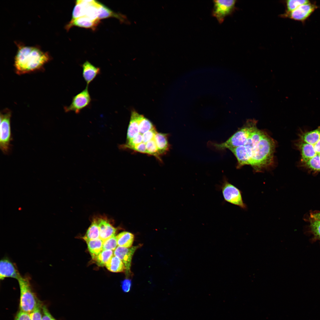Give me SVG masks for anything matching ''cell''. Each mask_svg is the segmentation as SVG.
Instances as JSON below:
<instances>
[{
  "label": "cell",
  "instance_id": "20",
  "mask_svg": "<svg viewBox=\"0 0 320 320\" xmlns=\"http://www.w3.org/2000/svg\"><path fill=\"white\" fill-rule=\"evenodd\" d=\"M112 17L116 18L121 21H123L125 19L121 15L115 13L101 3L99 8L98 19L100 20Z\"/></svg>",
  "mask_w": 320,
  "mask_h": 320
},
{
  "label": "cell",
  "instance_id": "3",
  "mask_svg": "<svg viewBox=\"0 0 320 320\" xmlns=\"http://www.w3.org/2000/svg\"><path fill=\"white\" fill-rule=\"evenodd\" d=\"M257 121L249 120L241 128H240L225 142L220 143H211L216 149L223 150L244 145L251 134L257 127Z\"/></svg>",
  "mask_w": 320,
  "mask_h": 320
},
{
  "label": "cell",
  "instance_id": "16",
  "mask_svg": "<svg viewBox=\"0 0 320 320\" xmlns=\"http://www.w3.org/2000/svg\"><path fill=\"white\" fill-rule=\"evenodd\" d=\"M297 145L300 152L302 161L305 163L317 154L314 150L313 145L301 140Z\"/></svg>",
  "mask_w": 320,
  "mask_h": 320
},
{
  "label": "cell",
  "instance_id": "27",
  "mask_svg": "<svg viewBox=\"0 0 320 320\" xmlns=\"http://www.w3.org/2000/svg\"><path fill=\"white\" fill-rule=\"evenodd\" d=\"M142 142H143L142 135L139 133L133 138L127 141L126 143L125 144L122 145L121 147L123 149L126 148L131 149L134 147Z\"/></svg>",
  "mask_w": 320,
  "mask_h": 320
},
{
  "label": "cell",
  "instance_id": "8",
  "mask_svg": "<svg viewBox=\"0 0 320 320\" xmlns=\"http://www.w3.org/2000/svg\"><path fill=\"white\" fill-rule=\"evenodd\" d=\"M236 1L234 0L213 1L212 15L216 18L219 23H222L225 17L233 11Z\"/></svg>",
  "mask_w": 320,
  "mask_h": 320
},
{
  "label": "cell",
  "instance_id": "41",
  "mask_svg": "<svg viewBox=\"0 0 320 320\" xmlns=\"http://www.w3.org/2000/svg\"><path fill=\"white\" fill-rule=\"evenodd\" d=\"M311 217L312 219L320 220V212L311 214Z\"/></svg>",
  "mask_w": 320,
  "mask_h": 320
},
{
  "label": "cell",
  "instance_id": "30",
  "mask_svg": "<svg viewBox=\"0 0 320 320\" xmlns=\"http://www.w3.org/2000/svg\"><path fill=\"white\" fill-rule=\"evenodd\" d=\"M309 168L315 171H320V158L317 154L305 162Z\"/></svg>",
  "mask_w": 320,
  "mask_h": 320
},
{
  "label": "cell",
  "instance_id": "6",
  "mask_svg": "<svg viewBox=\"0 0 320 320\" xmlns=\"http://www.w3.org/2000/svg\"><path fill=\"white\" fill-rule=\"evenodd\" d=\"M219 188L221 191L225 201L247 210V205L243 200L241 191L229 182L226 178H224L223 182Z\"/></svg>",
  "mask_w": 320,
  "mask_h": 320
},
{
  "label": "cell",
  "instance_id": "11",
  "mask_svg": "<svg viewBox=\"0 0 320 320\" xmlns=\"http://www.w3.org/2000/svg\"><path fill=\"white\" fill-rule=\"evenodd\" d=\"M21 276L16 266L9 259L3 258L0 262V279L3 280L6 278L18 279Z\"/></svg>",
  "mask_w": 320,
  "mask_h": 320
},
{
  "label": "cell",
  "instance_id": "37",
  "mask_svg": "<svg viewBox=\"0 0 320 320\" xmlns=\"http://www.w3.org/2000/svg\"><path fill=\"white\" fill-rule=\"evenodd\" d=\"M43 316L42 320H56L51 315L46 306L44 305L42 307Z\"/></svg>",
  "mask_w": 320,
  "mask_h": 320
},
{
  "label": "cell",
  "instance_id": "26",
  "mask_svg": "<svg viewBox=\"0 0 320 320\" xmlns=\"http://www.w3.org/2000/svg\"><path fill=\"white\" fill-rule=\"evenodd\" d=\"M153 125L148 119L141 115L139 121V133L142 135L155 129Z\"/></svg>",
  "mask_w": 320,
  "mask_h": 320
},
{
  "label": "cell",
  "instance_id": "40",
  "mask_svg": "<svg viewBox=\"0 0 320 320\" xmlns=\"http://www.w3.org/2000/svg\"><path fill=\"white\" fill-rule=\"evenodd\" d=\"M314 150L316 153L317 154H319L320 153V138L317 142V143L314 145Z\"/></svg>",
  "mask_w": 320,
  "mask_h": 320
},
{
  "label": "cell",
  "instance_id": "4",
  "mask_svg": "<svg viewBox=\"0 0 320 320\" xmlns=\"http://www.w3.org/2000/svg\"><path fill=\"white\" fill-rule=\"evenodd\" d=\"M29 280L27 276H21L17 280L20 290V310L30 313L39 302L32 290Z\"/></svg>",
  "mask_w": 320,
  "mask_h": 320
},
{
  "label": "cell",
  "instance_id": "1",
  "mask_svg": "<svg viewBox=\"0 0 320 320\" xmlns=\"http://www.w3.org/2000/svg\"><path fill=\"white\" fill-rule=\"evenodd\" d=\"M275 147L274 140L256 128L244 145L233 148L231 151L236 158L238 167L249 165L258 172L273 164Z\"/></svg>",
  "mask_w": 320,
  "mask_h": 320
},
{
  "label": "cell",
  "instance_id": "25",
  "mask_svg": "<svg viewBox=\"0 0 320 320\" xmlns=\"http://www.w3.org/2000/svg\"><path fill=\"white\" fill-rule=\"evenodd\" d=\"M101 4V3L95 0L93 4L86 9L84 16L93 21L99 20L98 17L99 8Z\"/></svg>",
  "mask_w": 320,
  "mask_h": 320
},
{
  "label": "cell",
  "instance_id": "19",
  "mask_svg": "<svg viewBox=\"0 0 320 320\" xmlns=\"http://www.w3.org/2000/svg\"><path fill=\"white\" fill-rule=\"evenodd\" d=\"M134 238L132 233L126 231L122 232L116 236L117 244L122 247H130L133 243Z\"/></svg>",
  "mask_w": 320,
  "mask_h": 320
},
{
  "label": "cell",
  "instance_id": "17",
  "mask_svg": "<svg viewBox=\"0 0 320 320\" xmlns=\"http://www.w3.org/2000/svg\"><path fill=\"white\" fill-rule=\"evenodd\" d=\"M167 136L166 134L157 132L155 136L154 139L160 155L165 153L169 149Z\"/></svg>",
  "mask_w": 320,
  "mask_h": 320
},
{
  "label": "cell",
  "instance_id": "22",
  "mask_svg": "<svg viewBox=\"0 0 320 320\" xmlns=\"http://www.w3.org/2000/svg\"><path fill=\"white\" fill-rule=\"evenodd\" d=\"M105 266L108 270L113 272H122L125 269L121 260L114 255L107 263Z\"/></svg>",
  "mask_w": 320,
  "mask_h": 320
},
{
  "label": "cell",
  "instance_id": "42",
  "mask_svg": "<svg viewBox=\"0 0 320 320\" xmlns=\"http://www.w3.org/2000/svg\"><path fill=\"white\" fill-rule=\"evenodd\" d=\"M319 157H320V153L319 154Z\"/></svg>",
  "mask_w": 320,
  "mask_h": 320
},
{
  "label": "cell",
  "instance_id": "23",
  "mask_svg": "<svg viewBox=\"0 0 320 320\" xmlns=\"http://www.w3.org/2000/svg\"><path fill=\"white\" fill-rule=\"evenodd\" d=\"M99 230L97 220H94L88 228L85 234L82 238L86 242L99 239Z\"/></svg>",
  "mask_w": 320,
  "mask_h": 320
},
{
  "label": "cell",
  "instance_id": "33",
  "mask_svg": "<svg viewBox=\"0 0 320 320\" xmlns=\"http://www.w3.org/2000/svg\"><path fill=\"white\" fill-rule=\"evenodd\" d=\"M41 307V304L39 302L33 311L30 313L31 320H42Z\"/></svg>",
  "mask_w": 320,
  "mask_h": 320
},
{
  "label": "cell",
  "instance_id": "28",
  "mask_svg": "<svg viewBox=\"0 0 320 320\" xmlns=\"http://www.w3.org/2000/svg\"><path fill=\"white\" fill-rule=\"evenodd\" d=\"M147 154L154 156L160 160V154L154 139L146 143Z\"/></svg>",
  "mask_w": 320,
  "mask_h": 320
},
{
  "label": "cell",
  "instance_id": "13",
  "mask_svg": "<svg viewBox=\"0 0 320 320\" xmlns=\"http://www.w3.org/2000/svg\"><path fill=\"white\" fill-rule=\"evenodd\" d=\"M82 76L87 84L89 85L100 73V68L97 67L88 61L85 62L82 65Z\"/></svg>",
  "mask_w": 320,
  "mask_h": 320
},
{
  "label": "cell",
  "instance_id": "9",
  "mask_svg": "<svg viewBox=\"0 0 320 320\" xmlns=\"http://www.w3.org/2000/svg\"><path fill=\"white\" fill-rule=\"evenodd\" d=\"M91 101L88 86H86L84 89L73 97L70 105L64 107L65 111L79 113L82 110L90 105Z\"/></svg>",
  "mask_w": 320,
  "mask_h": 320
},
{
  "label": "cell",
  "instance_id": "29",
  "mask_svg": "<svg viewBox=\"0 0 320 320\" xmlns=\"http://www.w3.org/2000/svg\"><path fill=\"white\" fill-rule=\"evenodd\" d=\"M310 1L307 0H288L286 1L287 8L286 12L292 11L299 6L304 4L308 3Z\"/></svg>",
  "mask_w": 320,
  "mask_h": 320
},
{
  "label": "cell",
  "instance_id": "21",
  "mask_svg": "<svg viewBox=\"0 0 320 320\" xmlns=\"http://www.w3.org/2000/svg\"><path fill=\"white\" fill-rule=\"evenodd\" d=\"M301 140L314 145L320 138V126L313 130L303 133L300 135Z\"/></svg>",
  "mask_w": 320,
  "mask_h": 320
},
{
  "label": "cell",
  "instance_id": "38",
  "mask_svg": "<svg viewBox=\"0 0 320 320\" xmlns=\"http://www.w3.org/2000/svg\"><path fill=\"white\" fill-rule=\"evenodd\" d=\"M131 286V280L126 279L123 281L121 283V286L123 291L125 292H129Z\"/></svg>",
  "mask_w": 320,
  "mask_h": 320
},
{
  "label": "cell",
  "instance_id": "5",
  "mask_svg": "<svg viewBox=\"0 0 320 320\" xmlns=\"http://www.w3.org/2000/svg\"><path fill=\"white\" fill-rule=\"evenodd\" d=\"M11 111L5 109L0 113V147L3 152L8 154L10 149L12 138L10 127Z\"/></svg>",
  "mask_w": 320,
  "mask_h": 320
},
{
  "label": "cell",
  "instance_id": "35",
  "mask_svg": "<svg viewBox=\"0 0 320 320\" xmlns=\"http://www.w3.org/2000/svg\"><path fill=\"white\" fill-rule=\"evenodd\" d=\"M157 132L155 128L143 134V142L146 143L149 141L154 139Z\"/></svg>",
  "mask_w": 320,
  "mask_h": 320
},
{
  "label": "cell",
  "instance_id": "34",
  "mask_svg": "<svg viewBox=\"0 0 320 320\" xmlns=\"http://www.w3.org/2000/svg\"><path fill=\"white\" fill-rule=\"evenodd\" d=\"M312 219L310 223L311 230L315 235L320 239V220Z\"/></svg>",
  "mask_w": 320,
  "mask_h": 320
},
{
  "label": "cell",
  "instance_id": "18",
  "mask_svg": "<svg viewBox=\"0 0 320 320\" xmlns=\"http://www.w3.org/2000/svg\"><path fill=\"white\" fill-rule=\"evenodd\" d=\"M89 252L94 259L103 251V241L100 238L86 242Z\"/></svg>",
  "mask_w": 320,
  "mask_h": 320
},
{
  "label": "cell",
  "instance_id": "14",
  "mask_svg": "<svg viewBox=\"0 0 320 320\" xmlns=\"http://www.w3.org/2000/svg\"><path fill=\"white\" fill-rule=\"evenodd\" d=\"M99 230L100 237L103 242L115 235L116 229L105 220L100 218L97 220Z\"/></svg>",
  "mask_w": 320,
  "mask_h": 320
},
{
  "label": "cell",
  "instance_id": "7",
  "mask_svg": "<svg viewBox=\"0 0 320 320\" xmlns=\"http://www.w3.org/2000/svg\"><path fill=\"white\" fill-rule=\"evenodd\" d=\"M318 8L315 2L310 1L299 6L292 11L286 12L282 16L304 23Z\"/></svg>",
  "mask_w": 320,
  "mask_h": 320
},
{
  "label": "cell",
  "instance_id": "32",
  "mask_svg": "<svg viewBox=\"0 0 320 320\" xmlns=\"http://www.w3.org/2000/svg\"><path fill=\"white\" fill-rule=\"evenodd\" d=\"M117 245L116 236L115 235L103 242V250H114Z\"/></svg>",
  "mask_w": 320,
  "mask_h": 320
},
{
  "label": "cell",
  "instance_id": "15",
  "mask_svg": "<svg viewBox=\"0 0 320 320\" xmlns=\"http://www.w3.org/2000/svg\"><path fill=\"white\" fill-rule=\"evenodd\" d=\"M141 114L133 110L131 112L127 134V141L135 137L139 133V121Z\"/></svg>",
  "mask_w": 320,
  "mask_h": 320
},
{
  "label": "cell",
  "instance_id": "12",
  "mask_svg": "<svg viewBox=\"0 0 320 320\" xmlns=\"http://www.w3.org/2000/svg\"><path fill=\"white\" fill-rule=\"evenodd\" d=\"M100 20L93 21L86 16H83L73 20H71L65 26L67 31L73 26H77L87 28H91L93 30L99 23Z\"/></svg>",
  "mask_w": 320,
  "mask_h": 320
},
{
  "label": "cell",
  "instance_id": "10",
  "mask_svg": "<svg viewBox=\"0 0 320 320\" xmlns=\"http://www.w3.org/2000/svg\"><path fill=\"white\" fill-rule=\"evenodd\" d=\"M140 247V245L129 248L118 246L114 250V255L119 258L123 263L128 276L131 273L130 268L133 255Z\"/></svg>",
  "mask_w": 320,
  "mask_h": 320
},
{
  "label": "cell",
  "instance_id": "24",
  "mask_svg": "<svg viewBox=\"0 0 320 320\" xmlns=\"http://www.w3.org/2000/svg\"><path fill=\"white\" fill-rule=\"evenodd\" d=\"M113 255L112 250H103L94 260L96 262L99 266L103 267L105 266Z\"/></svg>",
  "mask_w": 320,
  "mask_h": 320
},
{
  "label": "cell",
  "instance_id": "2",
  "mask_svg": "<svg viewBox=\"0 0 320 320\" xmlns=\"http://www.w3.org/2000/svg\"><path fill=\"white\" fill-rule=\"evenodd\" d=\"M17 50L14 58V66L19 75L38 71L44 69L51 59L49 53L38 46H28L16 41Z\"/></svg>",
  "mask_w": 320,
  "mask_h": 320
},
{
  "label": "cell",
  "instance_id": "39",
  "mask_svg": "<svg viewBox=\"0 0 320 320\" xmlns=\"http://www.w3.org/2000/svg\"><path fill=\"white\" fill-rule=\"evenodd\" d=\"M131 149L135 151L140 153H147L146 143L142 142L141 143L135 146Z\"/></svg>",
  "mask_w": 320,
  "mask_h": 320
},
{
  "label": "cell",
  "instance_id": "31",
  "mask_svg": "<svg viewBox=\"0 0 320 320\" xmlns=\"http://www.w3.org/2000/svg\"><path fill=\"white\" fill-rule=\"evenodd\" d=\"M85 9L77 0L76 1V5L73 9L71 20L85 15Z\"/></svg>",
  "mask_w": 320,
  "mask_h": 320
},
{
  "label": "cell",
  "instance_id": "36",
  "mask_svg": "<svg viewBox=\"0 0 320 320\" xmlns=\"http://www.w3.org/2000/svg\"><path fill=\"white\" fill-rule=\"evenodd\" d=\"M15 320H31L30 313L20 310L17 314Z\"/></svg>",
  "mask_w": 320,
  "mask_h": 320
}]
</instances>
